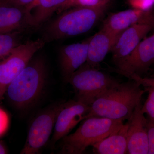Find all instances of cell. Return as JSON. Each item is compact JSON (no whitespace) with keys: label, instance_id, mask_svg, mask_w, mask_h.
Returning a JSON list of instances; mask_svg holds the SVG:
<instances>
[{"label":"cell","instance_id":"1","mask_svg":"<svg viewBox=\"0 0 154 154\" xmlns=\"http://www.w3.org/2000/svg\"><path fill=\"white\" fill-rule=\"evenodd\" d=\"M145 91L137 82L131 79L125 82L119 83L94 100L86 119L98 116L127 120L136 106L141 102Z\"/></svg>","mask_w":154,"mask_h":154},{"label":"cell","instance_id":"2","mask_svg":"<svg viewBox=\"0 0 154 154\" xmlns=\"http://www.w3.org/2000/svg\"><path fill=\"white\" fill-rule=\"evenodd\" d=\"M108 5L75 7L64 11L45 27L42 38L45 42H51L87 33L104 17Z\"/></svg>","mask_w":154,"mask_h":154},{"label":"cell","instance_id":"3","mask_svg":"<svg viewBox=\"0 0 154 154\" xmlns=\"http://www.w3.org/2000/svg\"><path fill=\"white\" fill-rule=\"evenodd\" d=\"M46 79L44 60L40 57L31 60L28 65L8 86L6 93L15 107L26 109L40 96Z\"/></svg>","mask_w":154,"mask_h":154},{"label":"cell","instance_id":"4","mask_svg":"<svg viewBox=\"0 0 154 154\" xmlns=\"http://www.w3.org/2000/svg\"><path fill=\"white\" fill-rule=\"evenodd\" d=\"M75 132L62 139L60 153L82 154L118 129L124 120L93 116L84 120Z\"/></svg>","mask_w":154,"mask_h":154},{"label":"cell","instance_id":"5","mask_svg":"<svg viewBox=\"0 0 154 154\" xmlns=\"http://www.w3.org/2000/svg\"><path fill=\"white\" fill-rule=\"evenodd\" d=\"M68 83L74 90L76 100L91 106L96 98L120 82L85 63L73 73Z\"/></svg>","mask_w":154,"mask_h":154},{"label":"cell","instance_id":"6","mask_svg":"<svg viewBox=\"0 0 154 154\" xmlns=\"http://www.w3.org/2000/svg\"><path fill=\"white\" fill-rule=\"evenodd\" d=\"M46 42L42 38L19 45L0 61V98L2 99L8 86L26 67Z\"/></svg>","mask_w":154,"mask_h":154},{"label":"cell","instance_id":"7","mask_svg":"<svg viewBox=\"0 0 154 154\" xmlns=\"http://www.w3.org/2000/svg\"><path fill=\"white\" fill-rule=\"evenodd\" d=\"M64 102L51 106L35 118L28 131V137L20 154H38L48 141L59 112Z\"/></svg>","mask_w":154,"mask_h":154},{"label":"cell","instance_id":"8","mask_svg":"<svg viewBox=\"0 0 154 154\" xmlns=\"http://www.w3.org/2000/svg\"><path fill=\"white\" fill-rule=\"evenodd\" d=\"M90 109V105L76 100L64 102L56 120L51 146L55 145L57 141L69 134L80 122L86 119Z\"/></svg>","mask_w":154,"mask_h":154},{"label":"cell","instance_id":"9","mask_svg":"<svg viewBox=\"0 0 154 154\" xmlns=\"http://www.w3.org/2000/svg\"><path fill=\"white\" fill-rule=\"evenodd\" d=\"M154 63V33L144 38L132 52L116 66L115 72L141 76Z\"/></svg>","mask_w":154,"mask_h":154},{"label":"cell","instance_id":"10","mask_svg":"<svg viewBox=\"0 0 154 154\" xmlns=\"http://www.w3.org/2000/svg\"><path fill=\"white\" fill-rule=\"evenodd\" d=\"M141 102L135 107L127 119L128 153L130 154L148 153V132L147 118L142 110Z\"/></svg>","mask_w":154,"mask_h":154},{"label":"cell","instance_id":"11","mask_svg":"<svg viewBox=\"0 0 154 154\" xmlns=\"http://www.w3.org/2000/svg\"><path fill=\"white\" fill-rule=\"evenodd\" d=\"M137 24L154 25V16L150 11L133 8L113 13L104 20L102 29L119 35Z\"/></svg>","mask_w":154,"mask_h":154},{"label":"cell","instance_id":"12","mask_svg":"<svg viewBox=\"0 0 154 154\" xmlns=\"http://www.w3.org/2000/svg\"><path fill=\"white\" fill-rule=\"evenodd\" d=\"M153 27L152 25L148 24H137L119 35L110 51L116 66L132 52Z\"/></svg>","mask_w":154,"mask_h":154},{"label":"cell","instance_id":"13","mask_svg":"<svg viewBox=\"0 0 154 154\" xmlns=\"http://www.w3.org/2000/svg\"><path fill=\"white\" fill-rule=\"evenodd\" d=\"M32 28L34 26L27 7L0 0V33L23 32Z\"/></svg>","mask_w":154,"mask_h":154},{"label":"cell","instance_id":"14","mask_svg":"<svg viewBox=\"0 0 154 154\" xmlns=\"http://www.w3.org/2000/svg\"><path fill=\"white\" fill-rule=\"evenodd\" d=\"M91 38V36L82 42L64 45L60 50L61 70L66 82L73 73L87 61Z\"/></svg>","mask_w":154,"mask_h":154},{"label":"cell","instance_id":"15","mask_svg":"<svg viewBox=\"0 0 154 154\" xmlns=\"http://www.w3.org/2000/svg\"><path fill=\"white\" fill-rule=\"evenodd\" d=\"M118 36L102 28L91 36L86 63L92 67L100 69V63L111 51Z\"/></svg>","mask_w":154,"mask_h":154},{"label":"cell","instance_id":"16","mask_svg":"<svg viewBox=\"0 0 154 154\" xmlns=\"http://www.w3.org/2000/svg\"><path fill=\"white\" fill-rule=\"evenodd\" d=\"M128 123H124L105 138L93 146L94 152L99 154H124L128 153Z\"/></svg>","mask_w":154,"mask_h":154},{"label":"cell","instance_id":"17","mask_svg":"<svg viewBox=\"0 0 154 154\" xmlns=\"http://www.w3.org/2000/svg\"><path fill=\"white\" fill-rule=\"evenodd\" d=\"M67 0H35L27 7L34 28L47 21L58 8Z\"/></svg>","mask_w":154,"mask_h":154},{"label":"cell","instance_id":"18","mask_svg":"<svg viewBox=\"0 0 154 154\" xmlns=\"http://www.w3.org/2000/svg\"><path fill=\"white\" fill-rule=\"evenodd\" d=\"M119 74L137 82L144 88L145 91L148 92L147 99L142 105V110L144 114L148 115V118L154 122V75L150 77H143L133 74L124 72Z\"/></svg>","mask_w":154,"mask_h":154},{"label":"cell","instance_id":"19","mask_svg":"<svg viewBox=\"0 0 154 154\" xmlns=\"http://www.w3.org/2000/svg\"><path fill=\"white\" fill-rule=\"evenodd\" d=\"M22 32L0 33V61L22 44L21 34Z\"/></svg>","mask_w":154,"mask_h":154},{"label":"cell","instance_id":"20","mask_svg":"<svg viewBox=\"0 0 154 154\" xmlns=\"http://www.w3.org/2000/svg\"><path fill=\"white\" fill-rule=\"evenodd\" d=\"M110 0H67L58 8L56 13L60 14L68 9L75 7H95L108 5Z\"/></svg>","mask_w":154,"mask_h":154},{"label":"cell","instance_id":"21","mask_svg":"<svg viewBox=\"0 0 154 154\" xmlns=\"http://www.w3.org/2000/svg\"><path fill=\"white\" fill-rule=\"evenodd\" d=\"M133 8L150 11L154 5V0H128Z\"/></svg>","mask_w":154,"mask_h":154},{"label":"cell","instance_id":"22","mask_svg":"<svg viewBox=\"0 0 154 154\" xmlns=\"http://www.w3.org/2000/svg\"><path fill=\"white\" fill-rule=\"evenodd\" d=\"M147 125L148 132V154H154V122L147 118Z\"/></svg>","mask_w":154,"mask_h":154},{"label":"cell","instance_id":"23","mask_svg":"<svg viewBox=\"0 0 154 154\" xmlns=\"http://www.w3.org/2000/svg\"><path fill=\"white\" fill-rule=\"evenodd\" d=\"M3 2L19 7H27L32 4L35 0H1Z\"/></svg>","mask_w":154,"mask_h":154},{"label":"cell","instance_id":"24","mask_svg":"<svg viewBox=\"0 0 154 154\" xmlns=\"http://www.w3.org/2000/svg\"><path fill=\"white\" fill-rule=\"evenodd\" d=\"M8 151L7 148L2 142L0 141V154L8 153Z\"/></svg>","mask_w":154,"mask_h":154},{"label":"cell","instance_id":"25","mask_svg":"<svg viewBox=\"0 0 154 154\" xmlns=\"http://www.w3.org/2000/svg\"><path fill=\"white\" fill-rule=\"evenodd\" d=\"M1 98H0V101H1Z\"/></svg>","mask_w":154,"mask_h":154}]
</instances>
